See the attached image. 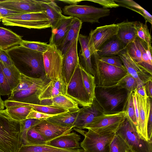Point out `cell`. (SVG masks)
Segmentation results:
<instances>
[{
	"label": "cell",
	"instance_id": "cell-1",
	"mask_svg": "<svg viewBox=\"0 0 152 152\" xmlns=\"http://www.w3.org/2000/svg\"><path fill=\"white\" fill-rule=\"evenodd\" d=\"M5 50L20 72L26 70L32 74L45 75L43 53L20 45Z\"/></svg>",
	"mask_w": 152,
	"mask_h": 152
},
{
	"label": "cell",
	"instance_id": "cell-2",
	"mask_svg": "<svg viewBox=\"0 0 152 152\" xmlns=\"http://www.w3.org/2000/svg\"><path fill=\"white\" fill-rule=\"evenodd\" d=\"M22 145L20 121L0 110V152H18Z\"/></svg>",
	"mask_w": 152,
	"mask_h": 152
},
{
	"label": "cell",
	"instance_id": "cell-3",
	"mask_svg": "<svg viewBox=\"0 0 152 152\" xmlns=\"http://www.w3.org/2000/svg\"><path fill=\"white\" fill-rule=\"evenodd\" d=\"M128 92L115 86L102 87L96 86L95 99L104 113L112 114L124 111Z\"/></svg>",
	"mask_w": 152,
	"mask_h": 152
},
{
	"label": "cell",
	"instance_id": "cell-4",
	"mask_svg": "<svg viewBox=\"0 0 152 152\" xmlns=\"http://www.w3.org/2000/svg\"><path fill=\"white\" fill-rule=\"evenodd\" d=\"M91 60L93 75L96 86H114L128 73L126 69L100 61L96 53L92 55Z\"/></svg>",
	"mask_w": 152,
	"mask_h": 152
},
{
	"label": "cell",
	"instance_id": "cell-5",
	"mask_svg": "<svg viewBox=\"0 0 152 152\" xmlns=\"http://www.w3.org/2000/svg\"><path fill=\"white\" fill-rule=\"evenodd\" d=\"M5 26H18L30 29L51 27L50 21L45 12L15 14L1 19Z\"/></svg>",
	"mask_w": 152,
	"mask_h": 152
},
{
	"label": "cell",
	"instance_id": "cell-6",
	"mask_svg": "<svg viewBox=\"0 0 152 152\" xmlns=\"http://www.w3.org/2000/svg\"><path fill=\"white\" fill-rule=\"evenodd\" d=\"M80 145L85 152H110L115 132H95L88 129Z\"/></svg>",
	"mask_w": 152,
	"mask_h": 152
},
{
	"label": "cell",
	"instance_id": "cell-7",
	"mask_svg": "<svg viewBox=\"0 0 152 152\" xmlns=\"http://www.w3.org/2000/svg\"><path fill=\"white\" fill-rule=\"evenodd\" d=\"M63 12L64 14L77 18L83 23L92 24L99 23L100 18L107 16L110 13L109 9L77 4L66 6L63 8Z\"/></svg>",
	"mask_w": 152,
	"mask_h": 152
},
{
	"label": "cell",
	"instance_id": "cell-8",
	"mask_svg": "<svg viewBox=\"0 0 152 152\" xmlns=\"http://www.w3.org/2000/svg\"><path fill=\"white\" fill-rule=\"evenodd\" d=\"M115 133L124 140L133 152H152V142L143 138L126 118Z\"/></svg>",
	"mask_w": 152,
	"mask_h": 152
},
{
	"label": "cell",
	"instance_id": "cell-9",
	"mask_svg": "<svg viewBox=\"0 0 152 152\" xmlns=\"http://www.w3.org/2000/svg\"><path fill=\"white\" fill-rule=\"evenodd\" d=\"M66 95L83 107L90 106L93 103L85 88L79 62L67 85Z\"/></svg>",
	"mask_w": 152,
	"mask_h": 152
},
{
	"label": "cell",
	"instance_id": "cell-10",
	"mask_svg": "<svg viewBox=\"0 0 152 152\" xmlns=\"http://www.w3.org/2000/svg\"><path fill=\"white\" fill-rule=\"evenodd\" d=\"M49 45L47 51L43 53L45 76L50 80L64 82L62 74L61 52L55 45Z\"/></svg>",
	"mask_w": 152,
	"mask_h": 152
},
{
	"label": "cell",
	"instance_id": "cell-11",
	"mask_svg": "<svg viewBox=\"0 0 152 152\" xmlns=\"http://www.w3.org/2000/svg\"><path fill=\"white\" fill-rule=\"evenodd\" d=\"M126 118L124 111L112 114L103 113L96 117L84 129L95 132H116Z\"/></svg>",
	"mask_w": 152,
	"mask_h": 152
},
{
	"label": "cell",
	"instance_id": "cell-12",
	"mask_svg": "<svg viewBox=\"0 0 152 152\" xmlns=\"http://www.w3.org/2000/svg\"><path fill=\"white\" fill-rule=\"evenodd\" d=\"M118 30V26L115 23L98 27L91 30L88 36L89 47L91 55L115 36Z\"/></svg>",
	"mask_w": 152,
	"mask_h": 152
},
{
	"label": "cell",
	"instance_id": "cell-13",
	"mask_svg": "<svg viewBox=\"0 0 152 152\" xmlns=\"http://www.w3.org/2000/svg\"><path fill=\"white\" fill-rule=\"evenodd\" d=\"M118 55L120 58L128 73L136 80L137 83V89L142 87L148 80L152 79V75L136 62L126 48Z\"/></svg>",
	"mask_w": 152,
	"mask_h": 152
},
{
	"label": "cell",
	"instance_id": "cell-14",
	"mask_svg": "<svg viewBox=\"0 0 152 152\" xmlns=\"http://www.w3.org/2000/svg\"><path fill=\"white\" fill-rule=\"evenodd\" d=\"M133 92L138 109L140 134L143 138L148 141L147 127L150 110L152 107V99L149 98L146 94L144 96L140 95L136 89Z\"/></svg>",
	"mask_w": 152,
	"mask_h": 152
},
{
	"label": "cell",
	"instance_id": "cell-15",
	"mask_svg": "<svg viewBox=\"0 0 152 152\" xmlns=\"http://www.w3.org/2000/svg\"><path fill=\"white\" fill-rule=\"evenodd\" d=\"M78 38L75 39L63 55L62 70L64 80L67 85L79 62Z\"/></svg>",
	"mask_w": 152,
	"mask_h": 152
},
{
	"label": "cell",
	"instance_id": "cell-16",
	"mask_svg": "<svg viewBox=\"0 0 152 152\" xmlns=\"http://www.w3.org/2000/svg\"><path fill=\"white\" fill-rule=\"evenodd\" d=\"M43 0H4L0 1V5L9 10L21 13L44 12Z\"/></svg>",
	"mask_w": 152,
	"mask_h": 152
},
{
	"label": "cell",
	"instance_id": "cell-17",
	"mask_svg": "<svg viewBox=\"0 0 152 152\" xmlns=\"http://www.w3.org/2000/svg\"><path fill=\"white\" fill-rule=\"evenodd\" d=\"M103 113L102 108L94 99L90 106L80 108L73 128L82 130L96 117Z\"/></svg>",
	"mask_w": 152,
	"mask_h": 152
},
{
	"label": "cell",
	"instance_id": "cell-18",
	"mask_svg": "<svg viewBox=\"0 0 152 152\" xmlns=\"http://www.w3.org/2000/svg\"><path fill=\"white\" fill-rule=\"evenodd\" d=\"M40 133L47 142L60 136L71 132L73 127H64L42 120L33 126Z\"/></svg>",
	"mask_w": 152,
	"mask_h": 152
},
{
	"label": "cell",
	"instance_id": "cell-19",
	"mask_svg": "<svg viewBox=\"0 0 152 152\" xmlns=\"http://www.w3.org/2000/svg\"><path fill=\"white\" fill-rule=\"evenodd\" d=\"M80 136L72 132L60 136L46 142V145L55 148L69 150L80 149Z\"/></svg>",
	"mask_w": 152,
	"mask_h": 152
},
{
	"label": "cell",
	"instance_id": "cell-20",
	"mask_svg": "<svg viewBox=\"0 0 152 152\" xmlns=\"http://www.w3.org/2000/svg\"><path fill=\"white\" fill-rule=\"evenodd\" d=\"M73 18L64 15L56 25L52 28L49 44L54 45L57 48L60 47L70 27Z\"/></svg>",
	"mask_w": 152,
	"mask_h": 152
},
{
	"label": "cell",
	"instance_id": "cell-21",
	"mask_svg": "<svg viewBox=\"0 0 152 152\" xmlns=\"http://www.w3.org/2000/svg\"><path fill=\"white\" fill-rule=\"evenodd\" d=\"M136 22L126 21L117 23L118 30L116 37L124 49L137 37Z\"/></svg>",
	"mask_w": 152,
	"mask_h": 152
},
{
	"label": "cell",
	"instance_id": "cell-22",
	"mask_svg": "<svg viewBox=\"0 0 152 152\" xmlns=\"http://www.w3.org/2000/svg\"><path fill=\"white\" fill-rule=\"evenodd\" d=\"M78 41L81 47L78 54L79 64L86 71L93 75L92 55L89 47L88 36L79 34Z\"/></svg>",
	"mask_w": 152,
	"mask_h": 152
},
{
	"label": "cell",
	"instance_id": "cell-23",
	"mask_svg": "<svg viewBox=\"0 0 152 152\" xmlns=\"http://www.w3.org/2000/svg\"><path fill=\"white\" fill-rule=\"evenodd\" d=\"M46 84L45 82L34 84L30 87L10 95L8 100L22 103H34L35 99H37V95Z\"/></svg>",
	"mask_w": 152,
	"mask_h": 152
},
{
	"label": "cell",
	"instance_id": "cell-24",
	"mask_svg": "<svg viewBox=\"0 0 152 152\" xmlns=\"http://www.w3.org/2000/svg\"><path fill=\"white\" fill-rule=\"evenodd\" d=\"M39 104L56 107L66 110L80 108L77 102L67 95L62 94L40 101Z\"/></svg>",
	"mask_w": 152,
	"mask_h": 152
},
{
	"label": "cell",
	"instance_id": "cell-25",
	"mask_svg": "<svg viewBox=\"0 0 152 152\" xmlns=\"http://www.w3.org/2000/svg\"><path fill=\"white\" fill-rule=\"evenodd\" d=\"M80 108L73 109L46 119L47 121L64 127H74Z\"/></svg>",
	"mask_w": 152,
	"mask_h": 152
},
{
	"label": "cell",
	"instance_id": "cell-26",
	"mask_svg": "<svg viewBox=\"0 0 152 152\" xmlns=\"http://www.w3.org/2000/svg\"><path fill=\"white\" fill-rule=\"evenodd\" d=\"M4 103L6 108L18 106H28L38 112L53 115H57L63 113L68 110L56 107L42 105L39 104L22 103L7 99L4 101Z\"/></svg>",
	"mask_w": 152,
	"mask_h": 152
},
{
	"label": "cell",
	"instance_id": "cell-27",
	"mask_svg": "<svg viewBox=\"0 0 152 152\" xmlns=\"http://www.w3.org/2000/svg\"><path fill=\"white\" fill-rule=\"evenodd\" d=\"M83 22L80 20L73 18L70 27L62 44L58 48L63 55L71 44L77 38Z\"/></svg>",
	"mask_w": 152,
	"mask_h": 152
},
{
	"label": "cell",
	"instance_id": "cell-28",
	"mask_svg": "<svg viewBox=\"0 0 152 152\" xmlns=\"http://www.w3.org/2000/svg\"><path fill=\"white\" fill-rule=\"evenodd\" d=\"M23 39L22 37L11 30L0 27V49L6 50L20 45Z\"/></svg>",
	"mask_w": 152,
	"mask_h": 152
},
{
	"label": "cell",
	"instance_id": "cell-29",
	"mask_svg": "<svg viewBox=\"0 0 152 152\" xmlns=\"http://www.w3.org/2000/svg\"><path fill=\"white\" fill-rule=\"evenodd\" d=\"M43 11L50 20L52 28H54L64 16L61 8L53 0H44Z\"/></svg>",
	"mask_w": 152,
	"mask_h": 152
},
{
	"label": "cell",
	"instance_id": "cell-30",
	"mask_svg": "<svg viewBox=\"0 0 152 152\" xmlns=\"http://www.w3.org/2000/svg\"><path fill=\"white\" fill-rule=\"evenodd\" d=\"M124 49L116 36L101 47L96 53L99 58L118 55Z\"/></svg>",
	"mask_w": 152,
	"mask_h": 152
},
{
	"label": "cell",
	"instance_id": "cell-31",
	"mask_svg": "<svg viewBox=\"0 0 152 152\" xmlns=\"http://www.w3.org/2000/svg\"><path fill=\"white\" fill-rule=\"evenodd\" d=\"M1 62L3 72L12 91L20 83L21 72L14 64L8 66Z\"/></svg>",
	"mask_w": 152,
	"mask_h": 152
},
{
	"label": "cell",
	"instance_id": "cell-32",
	"mask_svg": "<svg viewBox=\"0 0 152 152\" xmlns=\"http://www.w3.org/2000/svg\"><path fill=\"white\" fill-rule=\"evenodd\" d=\"M120 6L126 8L141 15L145 19V22L152 24V15L143 7L132 0H113Z\"/></svg>",
	"mask_w": 152,
	"mask_h": 152
},
{
	"label": "cell",
	"instance_id": "cell-33",
	"mask_svg": "<svg viewBox=\"0 0 152 152\" xmlns=\"http://www.w3.org/2000/svg\"><path fill=\"white\" fill-rule=\"evenodd\" d=\"M135 42L140 49L142 55V63L140 67L152 75V61L150 60L147 53L149 47L144 41L139 38H136Z\"/></svg>",
	"mask_w": 152,
	"mask_h": 152
},
{
	"label": "cell",
	"instance_id": "cell-34",
	"mask_svg": "<svg viewBox=\"0 0 152 152\" xmlns=\"http://www.w3.org/2000/svg\"><path fill=\"white\" fill-rule=\"evenodd\" d=\"M78 150L62 149L46 144L41 145H22L18 152H74Z\"/></svg>",
	"mask_w": 152,
	"mask_h": 152
},
{
	"label": "cell",
	"instance_id": "cell-35",
	"mask_svg": "<svg viewBox=\"0 0 152 152\" xmlns=\"http://www.w3.org/2000/svg\"><path fill=\"white\" fill-rule=\"evenodd\" d=\"M44 81L41 78L32 77L21 73L20 83L18 86L12 91L10 95L28 88L35 84Z\"/></svg>",
	"mask_w": 152,
	"mask_h": 152
},
{
	"label": "cell",
	"instance_id": "cell-36",
	"mask_svg": "<svg viewBox=\"0 0 152 152\" xmlns=\"http://www.w3.org/2000/svg\"><path fill=\"white\" fill-rule=\"evenodd\" d=\"M32 108L25 106H18L6 108L9 115L12 119L20 121L26 119Z\"/></svg>",
	"mask_w": 152,
	"mask_h": 152
},
{
	"label": "cell",
	"instance_id": "cell-37",
	"mask_svg": "<svg viewBox=\"0 0 152 152\" xmlns=\"http://www.w3.org/2000/svg\"><path fill=\"white\" fill-rule=\"evenodd\" d=\"M133 92L128 93L124 111L126 113V118L137 131L138 124L133 101Z\"/></svg>",
	"mask_w": 152,
	"mask_h": 152
},
{
	"label": "cell",
	"instance_id": "cell-38",
	"mask_svg": "<svg viewBox=\"0 0 152 152\" xmlns=\"http://www.w3.org/2000/svg\"><path fill=\"white\" fill-rule=\"evenodd\" d=\"M80 67L85 88L91 100L93 102L95 99V90L96 86L94 77L92 75L86 71L81 66Z\"/></svg>",
	"mask_w": 152,
	"mask_h": 152
},
{
	"label": "cell",
	"instance_id": "cell-39",
	"mask_svg": "<svg viewBox=\"0 0 152 152\" xmlns=\"http://www.w3.org/2000/svg\"><path fill=\"white\" fill-rule=\"evenodd\" d=\"M110 152L133 151L124 140L115 133L110 144Z\"/></svg>",
	"mask_w": 152,
	"mask_h": 152
},
{
	"label": "cell",
	"instance_id": "cell-40",
	"mask_svg": "<svg viewBox=\"0 0 152 152\" xmlns=\"http://www.w3.org/2000/svg\"><path fill=\"white\" fill-rule=\"evenodd\" d=\"M41 120L35 119L28 118L20 121L23 145H28L27 137L28 131L40 122Z\"/></svg>",
	"mask_w": 152,
	"mask_h": 152
},
{
	"label": "cell",
	"instance_id": "cell-41",
	"mask_svg": "<svg viewBox=\"0 0 152 152\" xmlns=\"http://www.w3.org/2000/svg\"><path fill=\"white\" fill-rule=\"evenodd\" d=\"M61 94L54 87L52 80L46 84L38 92L37 98L39 101Z\"/></svg>",
	"mask_w": 152,
	"mask_h": 152
},
{
	"label": "cell",
	"instance_id": "cell-42",
	"mask_svg": "<svg viewBox=\"0 0 152 152\" xmlns=\"http://www.w3.org/2000/svg\"><path fill=\"white\" fill-rule=\"evenodd\" d=\"M136 27L137 37L145 42L148 45L152 46V40L146 23L145 24L137 21Z\"/></svg>",
	"mask_w": 152,
	"mask_h": 152
},
{
	"label": "cell",
	"instance_id": "cell-43",
	"mask_svg": "<svg viewBox=\"0 0 152 152\" xmlns=\"http://www.w3.org/2000/svg\"><path fill=\"white\" fill-rule=\"evenodd\" d=\"M114 86L119 88H124L128 93H130L137 89V83L135 79L127 73Z\"/></svg>",
	"mask_w": 152,
	"mask_h": 152
},
{
	"label": "cell",
	"instance_id": "cell-44",
	"mask_svg": "<svg viewBox=\"0 0 152 152\" xmlns=\"http://www.w3.org/2000/svg\"><path fill=\"white\" fill-rule=\"evenodd\" d=\"M27 137L28 145H41L46 144L45 139L34 127L28 131Z\"/></svg>",
	"mask_w": 152,
	"mask_h": 152
},
{
	"label": "cell",
	"instance_id": "cell-45",
	"mask_svg": "<svg viewBox=\"0 0 152 152\" xmlns=\"http://www.w3.org/2000/svg\"><path fill=\"white\" fill-rule=\"evenodd\" d=\"M28 48L42 53H43L48 50L49 44L39 41H28L23 40L20 45Z\"/></svg>",
	"mask_w": 152,
	"mask_h": 152
},
{
	"label": "cell",
	"instance_id": "cell-46",
	"mask_svg": "<svg viewBox=\"0 0 152 152\" xmlns=\"http://www.w3.org/2000/svg\"><path fill=\"white\" fill-rule=\"evenodd\" d=\"M126 49L132 58L140 66L142 63L141 53L135 41L130 43Z\"/></svg>",
	"mask_w": 152,
	"mask_h": 152
},
{
	"label": "cell",
	"instance_id": "cell-47",
	"mask_svg": "<svg viewBox=\"0 0 152 152\" xmlns=\"http://www.w3.org/2000/svg\"><path fill=\"white\" fill-rule=\"evenodd\" d=\"M12 91L2 71L0 61V95H10Z\"/></svg>",
	"mask_w": 152,
	"mask_h": 152
},
{
	"label": "cell",
	"instance_id": "cell-48",
	"mask_svg": "<svg viewBox=\"0 0 152 152\" xmlns=\"http://www.w3.org/2000/svg\"><path fill=\"white\" fill-rule=\"evenodd\" d=\"M99 59L110 65L126 69L120 58L118 55L102 57L99 58Z\"/></svg>",
	"mask_w": 152,
	"mask_h": 152
},
{
	"label": "cell",
	"instance_id": "cell-49",
	"mask_svg": "<svg viewBox=\"0 0 152 152\" xmlns=\"http://www.w3.org/2000/svg\"><path fill=\"white\" fill-rule=\"evenodd\" d=\"M56 115L48 114L35 110L32 108L26 119L32 118L40 120H45Z\"/></svg>",
	"mask_w": 152,
	"mask_h": 152
},
{
	"label": "cell",
	"instance_id": "cell-50",
	"mask_svg": "<svg viewBox=\"0 0 152 152\" xmlns=\"http://www.w3.org/2000/svg\"><path fill=\"white\" fill-rule=\"evenodd\" d=\"M95 3H97L102 6L105 9L116 8L119 7L113 0H88Z\"/></svg>",
	"mask_w": 152,
	"mask_h": 152
},
{
	"label": "cell",
	"instance_id": "cell-51",
	"mask_svg": "<svg viewBox=\"0 0 152 152\" xmlns=\"http://www.w3.org/2000/svg\"><path fill=\"white\" fill-rule=\"evenodd\" d=\"M55 88L62 94L66 95L67 91V85L64 81L60 80H52Z\"/></svg>",
	"mask_w": 152,
	"mask_h": 152
},
{
	"label": "cell",
	"instance_id": "cell-52",
	"mask_svg": "<svg viewBox=\"0 0 152 152\" xmlns=\"http://www.w3.org/2000/svg\"><path fill=\"white\" fill-rule=\"evenodd\" d=\"M0 61L8 66H11L14 64L12 61L6 51L0 49Z\"/></svg>",
	"mask_w": 152,
	"mask_h": 152
},
{
	"label": "cell",
	"instance_id": "cell-53",
	"mask_svg": "<svg viewBox=\"0 0 152 152\" xmlns=\"http://www.w3.org/2000/svg\"><path fill=\"white\" fill-rule=\"evenodd\" d=\"M147 131L148 141L152 142V107L150 110L149 116L148 121Z\"/></svg>",
	"mask_w": 152,
	"mask_h": 152
},
{
	"label": "cell",
	"instance_id": "cell-54",
	"mask_svg": "<svg viewBox=\"0 0 152 152\" xmlns=\"http://www.w3.org/2000/svg\"><path fill=\"white\" fill-rule=\"evenodd\" d=\"M22 13L7 9L0 5V18L1 19L15 14Z\"/></svg>",
	"mask_w": 152,
	"mask_h": 152
},
{
	"label": "cell",
	"instance_id": "cell-55",
	"mask_svg": "<svg viewBox=\"0 0 152 152\" xmlns=\"http://www.w3.org/2000/svg\"><path fill=\"white\" fill-rule=\"evenodd\" d=\"M152 79L147 81L144 85L145 92L148 97L152 99Z\"/></svg>",
	"mask_w": 152,
	"mask_h": 152
},
{
	"label": "cell",
	"instance_id": "cell-56",
	"mask_svg": "<svg viewBox=\"0 0 152 152\" xmlns=\"http://www.w3.org/2000/svg\"><path fill=\"white\" fill-rule=\"evenodd\" d=\"M136 90L137 92L141 96H144L146 94L144 86L136 89Z\"/></svg>",
	"mask_w": 152,
	"mask_h": 152
},
{
	"label": "cell",
	"instance_id": "cell-57",
	"mask_svg": "<svg viewBox=\"0 0 152 152\" xmlns=\"http://www.w3.org/2000/svg\"><path fill=\"white\" fill-rule=\"evenodd\" d=\"M62 1L64 2V3L68 4L70 5H74V4H77L79 2L81 1H82L80 0H61Z\"/></svg>",
	"mask_w": 152,
	"mask_h": 152
},
{
	"label": "cell",
	"instance_id": "cell-58",
	"mask_svg": "<svg viewBox=\"0 0 152 152\" xmlns=\"http://www.w3.org/2000/svg\"><path fill=\"white\" fill-rule=\"evenodd\" d=\"M1 96L0 95V110H3L4 109L5 105L4 102L1 99Z\"/></svg>",
	"mask_w": 152,
	"mask_h": 152
},
{
	"label": "cell",
	"instance_id": "cell-59",
	"mask_svg": "<svg viewBox=\"0 0 152 152\" xmlns=\"http://www.w3.org/2000/svg\"><path fill=\"white\" fill-rule=\"evenodd\" d=\"M74 152H85V151L83 149H80L77 151Z\"/></svg>",
	"mask_w": 152,
	"mask_h": 152
},
{
	"label": "cell",
	"instance_id": "cell-60",
	"mask_svg": "<svg viewBox=\"0 0 152 152\" xmlns=\"http://www.w3.org/2000/svg\"><path fill=\"white\" fill-rule=\"evenodd\" d=\"M1 19L0 18V22L1 21Z\"/></svg>",
	"mask_w": 152,
	"mask_h": 152
}]
</instances>
